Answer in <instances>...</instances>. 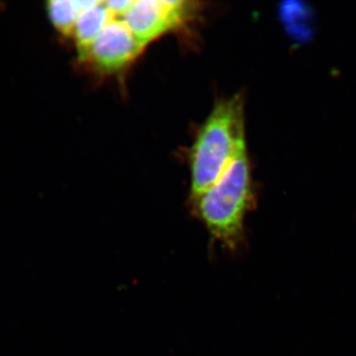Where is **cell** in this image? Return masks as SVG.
Listing matches in <instances>:
<instances>
[{"mask_svg":"<svg viewBox=\"0 0 356 356\" xmlns=\"http://www.w3.org/2000/svg\"><path fill=\"white\" fill-rule=\"evenodd\" d=\"M245 151L243 103L236 95L217 103L199 130L191 156L192 199L207 191Z\"/></svg>","mask_w":356,"mask_h":356,"instance_id":"obj_1","label":"cell"},{"mask_svg":"<svg viewBox=\"0 0 356 356\" xmlns=\"http://www.w3.org/2000/svg\"><path fill=\"white\" fill-rule=\"evenodd\" d=\"M250 201V165L245 151L195 203L198 216L213 240L235 250L243 240V221Z\"/></svg>","mask_w":356,"mask_h":356,"instance_id":"obj_2","label":"cell"},{"mask_svg":"<svg viewBox=\"0 0 356 356\" xmlns=\"http://www.w3.org/2000/svg\"><path fill=\"white\" fill-rule=\"evenodd\" d=\"M193 4L184 0H135L122 19L145 49L188 19L195 9Z\"/></svg>","mask_w":356,"mask_h":356,"instance_id":"obj_3","label":"cell"},{"mask_svg":"<svg viewBox=\"0 0 356 356\" xmlns=\"http://www.w3.org/2000/svg\"><path fill=\"white\" fill-rule=\"evenodd\" d=\"M144 50L123 19L110 21L98 35L86 58L95 69L112 74L125 69Z\"/></svg>","mask_w":356,"mask_h":356,"instance_id":"obj_4","label":"cell"},{"mask_svg":"<svg viewBox=\"0 0 356 356\" xmlns=\"http://www.w3.org/2000/svg\"><path fill=\"white\" fill-rule=\"evenodd\" d=\"M113 19V15L110 13L104 1H91L81 11L72 34L81 58H86L91 44L105 26Z\"/></svg>","mask_w":356,"mask_h":356,"instance_id":"obj_5","label":"cell"},{"mask_svg":"<svg viewBox=\"0 0 356 356\" xmlns=\"http://www.w3.org/2000/svg\"><path fill=\"white\" fill-rule=\"evenodd\" d=\"M91 1L79 0H51L47 4L51 24L64 36H72L77 18Z\"/></svg>","mask_w":356,"mask_h":356,"instance_id":"obj_6","label":"cell"},{"mask_svg":"<svg viewBox=\"0 0 356 356\" xmlns=\"http://www.w3.org/2000/svg\"><path fill=\"white\" fill-rule=\"evenodd\" d=\"M105 6H106L107 8L110 11V13L113 15L114 18H117V19H122L127 13L129 8H130L131 6H132L134 1H131V0H127V1H104Z\"/></svg>","mask_w":356,"mask_h":356,"instance_id":"obj_7","label":"cell"}]
</instances>
